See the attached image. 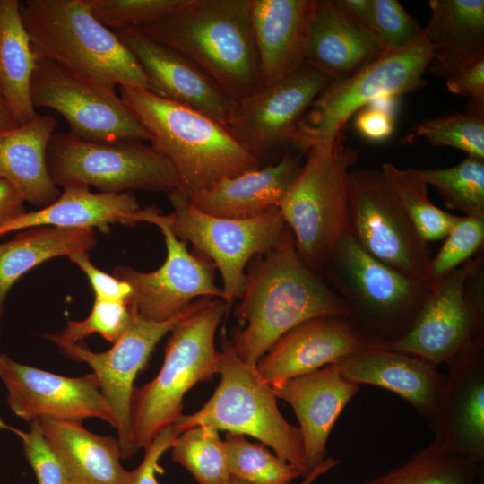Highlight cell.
<instances>
[{
  "label": "cell",
  "instance_id": "1",
  "mask_svg": "<svg viewBox=\"0 0 484 484\" xmlns=\"http://www.w3.org/2000/svg\"><path fill=\"white\" fill-rule=\"evenodd\" d=\"M231 342L244 362L256 367L284 333L312 318L346 317L341 298L298 255L286 225L278 244L246 275Z\"/></svg>",
  "mask_w": 484,
  "mask_h": 484
},
{
  "label": "cell",
  "instance_id": "2",
  "mask_svg": "<svg viewBox=\"0 0 484 484\" xmlns=\"http://www.w3.org/2000/svg\"><path fill=\"white\" fill-rule=\"evenodd\" d=\"M119 97L173 166L187 198L260 167L226 124L142 88L120 86Z\"/></svg>",
  "mask_w": 484,
  "mask_h": 484
},
{
  "label": "cell",
  "instance_id": "3",
  "mask_svg": "<svg viewBox=\"0 0 484 484\" xmlns=\"http://www.w3.org/2000/svg\"><path fill=\"white\" fill-rule=\"evenodd\" d=\"M250 0H186L175 12L133 27L197 65L235 102L262 87Z\"/></svg>",
  "mask_w": 484,
  "mask_h": 484
},
{
  "label": "cell",
  "instance_id": "4",
  "mask_svg": "<svg viewBox=\"0 0 484 484\" xmlns=\"http://www.w3.org/2000/svg\"><path fill=\"white\" fill-rule=\"evenodd\" d=\"M21 15L36 60L53 61L111 90H148L135 57L94 17L88 0H26Z\"/></svg>",
  "mask_w": 484,
  "mask_h": 484
},
{
  "label": "cell",
  "instance_id": "5",
  "mask_svg": "<svg viewBox=\"0 0 484 484\" xmlns=\"http://www.w3.org/2000/svg\"><path fill=\"white\" fill-rule=\"evenodd\" d=\"M320 275L344 301L346 318L371 348L401 339L432 289L369 255L347 230Z\"/></svg>",
  "mask_w": 484,
  "mask_h": 484
},
{
  "label": "cell",
  "instance_id": "6",
  "mask_svg": "<svg viewBox=\"0 0 484 484\" xmlns=\"http://www.w3.org/2000/svg\"><path fill=\"white\" fill-rule=\"evenodd\" d=\"M227 311L221 298H202L171 330L158 375L134 390L132 424L137 449L145 448L183 414V398L193 386L218 374L220 351L214 337Z\"/></svg>",
  "mask_w": 484,
  "mask_h": 484
},
{
  "label": "cell",
  "instance_id": "7",
  "mask_svg": "<svg viewBox=\"0 0 484 484\" xmlns=\"http://www.w3.org/2000/svg\"><path fill=\"white\" fill-rule=\"evenodd\" d=\"M279 208L303 262L320 274L347 227L349 175L358 152L343 132L307 151Z\"/></svg>",
  "mask_w": 484,
  "mask_h": 484
},
{
  "label": "cell",
  "instance_id": "8",
  "mask_svg": "<svg viewBox=\"0 0 484 484\" xmlns=\"http://www.w3.org/2000/svg\"><path fill=\"white\" fill-rule=\"evenodd\" d=\"M220 383L208 402L197 411L182 414L174 424L183 432L209 424L219 430L248 435L274 451L282 461L306 477L309 470L298 427L288 422L277 405L271 385L256 367L244 362L230 341L220 351Z\"/></svg>",
  "mask_w": 484,
  "mask_h": 484
},
{
  "label": "cell",
  "instance_id": "9",
  "mask_svg": "<svg viewBox=\"0 0 484 484\" xmlns=\"http://www.w3.org/2000/svg\"><path fill=\"white\" fill-rule=\"evenodd\" d=\"M433 50L423 34L408 46L380 56L342 79L333 80L302 119L292 146L301 151L333 141L351 116L376 100L423 87Z\"/></svg>",
  "mask_w": 484,
  "mask_h": 484
},
{
  "label": "cell",
  "instance_id": "10",
  "mask_svg": "<svg viewBox=\"0 0 484 484\" xmlns=\"http://www.w3.org/2000/svg\"><path fill=\"white\" fill-rule=\"evenodd\" d=\"M484 346L483 249L438 282L410 330L374 346L423 358L438 366Z\"/></svg>",
  "mask_w": 484,
  "mask_h": 484
},
{
  "label": "cell",
  "instance_id": "11",
  "mask_svg": "<svg viewBox=\"0 0 484 484\" xmlns=\"http://www.w3.org/2000/svg\"><path fill=\"white\" fill-rule=\"evenodd\" d=\"M47 166L56 186H92L108 194L170 193L179 187L171 163L152 145L136 140L92 142L56 132L48 145Z\"/></svg>",
  "mask_w": 484,
  "mask_h": 484
},
{
  "label": "cell",
  "instance_id": "12",
  "mask_svg": "<svg viewBox=\"0 0 484 484\" xmlns=\"http://www.w3.org/2000/svg\"><path fill=\"white\" fill-rule=\"evenodd\" d=\"M169 198L173 212L164 215L165 220L177 238L191 242L219 269L229 309L242 295L250 258L267 254L280 241L286 228L280 208L251 218L229 219L201 212L178 189L169 193Z\"/></svg>",
  "mask_w": 484,
  "mask_h": 484
},
{
  "label": "cell",
  "instance_id": "13",
  "mask_svg": "<svg viewBox=\"0 0 484 484\" xmlns=\"http://www.w3.org/2000/svg\"><path fill=\"white\" fill-rule=\"evenodd\" d=\"M346 230L375 259L423 281L431 250L382 170H350Z\"/></svg>",
  "mask_w": 484,
  "mask_h": 484
},
{
  "label": "cell",
  "instance_id": "14",
  "mask_svg": "<svg viewBox=\"0 0 484 484\" xmlns=\"http://www.w3.org/2000/svg\"><path fill=\"white\" fill-rule=\"evenodd\" d=\"M35 108L62 115L70 134L86 141H150L151 137L116 90L65 69L56 63L36 60L30 83Z\"/></svg>",
  "mask_w": 484,
  "mask_h": 484
},
{
  "label": "cell",
  "instance_id": "15",
  "mask_svg": "<svg viewBox=\"0 0 484 484\" xmlns=\"http://www.w3.org/2000/svg\"><path fill=\"white\" fill-rule=\"evenodd\" d=\"M197 301L161 322L146 320L129 306L131 319L126 330L112 348L103 352H93L79 342H54L63 355L84 362L92 369L112 411L122 459L131 458L138 450L134 441L132 424L134 379L147 365L161 338L196 307Z\"/></svg>",
  "mask_w": 484,
  "mask_h": 484
},
{
  "label": "cell",
  "instance_id": "16",
  "mask_svg": "<svg viewBox=\"0 0 484 484\" xmlns=\"http://www.w3.org/2000/svg\"><path fill=\"white\" fill-rule=\"evenodd\" d=\"M155 207L140 209L134 216L137 222H149L162 232L167 257L156 271L143 272L118 265L113 275L128 282L133 295L128 305L143 318L161 322L168 320L190 305L196 298H217L224 294L214 281L210 260L193 255L184 241L170 229L164 215Z\"/></svg>",
  "mask_w": 484,
  "mask_h": 484
},
{
  "label": "cell",
  "instance_id": "17",
  "mask_svg": "<svg viewBox=\"0 0 484 484\" xmlns=\"http://www.w3.org/2000/svg\"><path fill=\"white\" fill-rule=\"evenodd\" d=\"M333 80L303 64L282 79L235 102L226 125L260 163L292 145L312 103Z\"/></svg>",
  "mask_w": 484,
  "mask_h": 484
},
{
  "label": "cell",
  "instance_id": "18",
  "mask_svg": "<svg viewBox=\"0 0 484 484\" xmlns=\"http://www.w3.org/2000/svg\"><path fill=\"white\" fill-rule=\"evenodd\" d=\"M0 379L7 389L10 409L26 422L40 418L73 421L97 418L114 427L112 411L93 373L60 376L0 354Z\"/></svg>",
  "mask_w": 484,
  "mask_h": 484
},
{
  "label": "cell",
  "instance_id": "19",
  "mask_svg": "<svg viewBox=\"0 0 484 484\" xmlns=\"http://www.w3.org/2000/svg\"><path fill=\"white\" fill-rule=\"evenodd\" d=\"M113 31L137 60L148 91L226 124L235 101L187 56L134 29Z\"/></svg>",
  "mask_w": 484,
  "mask_h": 484
},
{
  "label": "cell",
  "instance_id": "20",
  "mask_svg": "<svg viewBox=\"0 0 484 484\" xmlns=\"http://www.w3.org/2000/svg\"><path fill=\"white\" fill-rule=\"evenodd\" d=\"M443 389L428 419L433 441L445 449L484 460V346L445 364Z\"/></svg>",
  "mask_w": 484,
  "mask_h": 484
},
{
  "label": "cell",
  "instance_id": "21",
  "mask_svg": "<svg viewBox=\"0 0 484 484\" xmlns=\"http://www.w3.org/2000/svg\"><path fill=\"white\" fill-rule=\"evenodd\" d=\"M371 348L346 317L320 316L284 333L256 364L269 385L334 364L350 354Z\"/></svg>",
  "mask_w": 484,
  "mask_h": 484
},
{
  "label": "cell",
  "instance_id": "22",
  "mask_svg": "<svg viewBox=\"0 0 484 484\" xmlns=\"http://www.w3.org/2000/svg\"><path fill=\"white\" fill-rule=\"evenodd\" d=\"M288 402L298 420L307 466L312 471L326 458V444L341 411L360 385L345 377L335 364L270 385Z\"/></svg>",
  "mask_w": 484,
  "mask_h": 484
},
{
  "label": "cell",
  "instance_id": "23",
  "mask_svg": "<svg viewBox=\"0 0 484 484\" xmlns=\"http://www.w3.org/2000/svg\"><path fill=\"white\" fill-rule=\"evenodd\" d=\"M348 379L393 392L423 418L433 413L445 377L432 362L408 353L368 348L334 363Z\"/></svg>",
  "mask_w": 484,
  "mask_h": 484
},
{
  "label": "cell",
  "instance_id": "24",
  "mask_svg": "<svg viewBox=\"0 0 484 484\" xmlns=\"http://www.w3.org/2000/svg\"><path fill=\"white\" fill-rule=\"evenodd\" d=\"M316 0H250L252 30L263 86L305 64Z\"/></svg>",
  "mask_w": 484,
  "mask_h": 484
},
{
  "label": "cell",
  "instance_id": "25",
  "mask_svg": "<svg viewBox=\"0 0 484 484\" xmlns=\"http://www.w3.org/2000/svg\"><path fill=\"white\" fill-rule=\"evenodd\" d=\"M384 53L373 35L352 20L336 0H316L305 64L332 80L347 77Z\"/></svg>",
  "mask_w": 484,
  "mask_h": 484
},
{
  "label": "cell",
  "instance_id": "26",
  "mask_svg": "<svg viewBox=\"0 0 484 484\" xmlns=\"http://www.w3.org/2000/svg\"><path fill=\"white\" fill-rule=\"evenodd\" d=\"M302 164L299 156L286 152L273 164L225 178L188 199L195 208L210 215L251 218L280 206Z\"/></svg>",
  "mask_w": 484,
  "mask_h": 484
},
{
  "label": "cell",
  "instance_id": "27",
  "mask_svg": "<svg viewBox=\"0 0 484 484\" xmlns=\"http://www.w3.org/2000/svg\"><path fill=\"white\" fill-rule=\"evenodd\" d=\"M141 209L129 192L92 193L89 186L71 185L51 203L38 211L25 212L0 227V237L10 232L40 226L71 229H99L109 231V225L133 226L134 215Z\"/></svg>",
  "mask_w": 484,
  "mask_h": 484
},
{
  "label": "cell",
  "instance_id": "28",
  "mask_svg": "<svg viewBox=\"0 0 484 484\" xmlns=\"http://www.w3.org/2000/svg\"><path fill=\"white\" fill-rule=\"evenodd\" d=\"M69 484H125L117 439L87 430L82 421L38 419Z\"/></svg>",
  "mask_w": 484,
  "mask_h": 484
},
{
  "label": "cell",
  "instance_id": "29",
  "mask_svg": "<svg viewBox=\"0 0 484 484\" xmlns=\"http://www.w3.org/2000/svg\"><path fill=\"white\" fill-rule=\"evenodd\" d=\"M57 120L38 115L31 122L0 131V178L30 203L47 206L59 195L47 166V149Z\"/></svg>",
  "mask_w": 484,
  "mask_h": 484
},
{
  "label": "cell",
  "instance_id": "30",
  "mask_svg": "<svg viewBox=\"0 0 484 484\" xmlns=\"http://www.w3.org/2000/svg\"><path fill=\"white\" fill-rule=\"evenodd\" d=\"M424 34L433 50L428 68L443 76L461 63L484 53L483 0H430Z\"/></svg>",
  "mask_w": 484,
  "mask_h": 484
},
{
  "label": "cell",
  "instance_id": "31",
  "mask_svg": "<svg viewBox=\"0 0 484 484\" xmlns=\"http://www.w3.org/2000/svg\"><path fill=\"white\" fill-rule=\"evenodd\" d=\"M97 244L91 229L30 228L0 243V321L6 296L24 273L48 259L88 252Z\"/></svg>",
  "mask_w": 484,
  "mask_h": 484
},
{
  "label": "cell",
  "instance_id": "32",
  "mask_svg": "<svg viewBox=\"0 0 484 484\" xmlns=\"http://www.w3.org/2000/svg\"><path fill=\"white\" fill-rule=\"evenodd\" d=\"M36 65L21 15V2L0 0V90L17 125L38 117L30 96Z\"/></svg>",
  "mask_w": 484,
  "mask_h": 484
},
{
  "label": "cell",
  "instance_id": "33",
  "mask_svg": "<svg viewBox=\"0 0 484 484\" xmlns=\"http://www.w3.org/2000/svg\"><path fill=\"white\" fill-rule=\"evenodd\" d=\"M481 462L432 441L401 466L364 484H476Z\"/></svg>",
  "mask_w": 484,
  "mask_h": 484
},
{
  "label": "cell",
  "instance_id": "34",
  "mask_svg": "<svg viewBox=\"0 0 484 484\" xmlns=\"http://www.w3.org/2000/svg\"><path fill=\"white\" fill-rule=\"evenodd\" d=\"M409 169L431 186L448 209L484 218V160L467 156L449 168Z\"/></svg>",
  "mask_w": 484,
  "mask_h": 484
},
{
  "label": "cell",
  "instance_id": "35",
  "mask_svg": "<svg viewBox=\"0 0 484 484\" xmlns=\"http://www.w3.org/2000/svg\"><path fill=\"white\" fill-rule=\"evenodd\" d=\"M219 429L209 424L181 432L171 449L172 460L198 484H228L231 479L227 451Z\"/></svg>",
  "mask_w": 484,
  "mask_h": 484
},
{
  "label": "cell",
  "instance_id": "36",
  "mask_svg": "<svg viewBox=\"0 0 484 484\" xmlns=\"http://www.w3.org/2000/svg\"><path fill=\"white\" fill-rule=\"evenodd\" d=\"M381 170L419 235L428 243L445 238L457 216L432 203L428 196V186L409 169H402L385 162Z\"/></svg>",
  "mask_w": 484,
  "mask_h": 484
},
{
  "label": "cell",
  "instance_id": "37",
  "mask_svg": "<svg viewBox=\"0 0 484 484\" xmlns=\"http://www.w3.org/2000/svg\"><path fill=\"white\" fill-rule=\"evenodd\" d=\"M224 444L231 477L247 484H290L300 473L262 443L227 432Z\"/></svg>",
  "mask_w": 484,
  "mask_h": 484
},
{
  "label": "cell",
  "instance_id": "38",
  "mask_svg": "<svg viewBox=\"0 0 484 484\" xmlns=\"http://www.w3.org/2000/svg\"><path fill=\"white\" fill-rule=\"evenodd\" d=\"M413 135L433 146L455 148L469 157L484 160L483 113L469 110L424 119L415 125Z\"/></svg>",
  "mask_w": 484,
  "mask_h": 484
},
{
  "label": "cell",
  "instance_id": "39",
  "mask_svg": "<svg viewBox=\"0 0 484 484\" xmlns=\"http://www.w3.org/2000/svg\"><path fill=\"white\" fill-rule=\"evenodd\" d=\"M441 248L432 256L424 281L433 285L483 249L484 218L457 216Z\"/></svg>",
  "mask_w": 484,
  "mask_h": 484
},
{
  "label": "cell",
  "instance_id": "40",
  "mask_svg": "<svg viewBox=\"0 0 484 484\" xmlns=\"http://www.w3.org/2000/svg\"><path fill=\"white\" fill-rule=\"evenodd\" d=\"M131 319L128 303L95 298L90 315L82 321L70 320L59 333L44 334L52 342L78 343L86 337L100 334L115 343L126 330Z\"/></svg>",
  "mask_w": 484,
  "mask_h": 484
},
{
  "label": "cell",
  "instance_id": "41",
  "mask_svg": "<svg viewBox=\"0 0 484 484\" xmlns=\"http://www.w3.org/2000/svg\"><path fill=\"white\" fill-rule=\"evenodd\" d=\"M186 0H88L94 17L113 30L159 20L181 7Z\"/></svg>",
  "mask_w": 484,
  "mask_h": 484
},
{
  "label": "cell",
  "instance_id": "42",
  "mask_svg": "<svg viewBox=\"0 0 484 484\" xmlns=\"http://www.w3.org/2000/svg\"><path fill=\"white\" fill-rule=\"evenodd\" d=\"M367 30L384 52L402 48L423 34L424 28L396 0H371Z\"/></svg>",
  "mask_w": 484,
  "mask_h": 484
},
{
  "label": "cell",
  "instance_id": "43",
  "mask_svg": "<svg viewBox=\"0 0 484 484\" xmlns=\"http://www.w3.org/2000/svg\"><path fill=\"white\" fill-rule=\"evenodd\" d=\"M22 440L26 460L31 466L38 484H69L65 472L47 443L39 420L30 422V430L12 428Z\"/></svg>",
  "mask_w": 484,
  "mask_h": 484
},
{
  "label": "cell",
  "instance_id": "44",
  "mask_svg": "<svg viewBox=\"0 0 484 484\" xmlns=\"http://www.w3.org/2000/svg\"><path fill=\"white\" fill-rule=\"evenodd\" d=\"M443 77L451 93L470 99V110L483 113L484 53L454 66Z\"/></svg>",
  "mask_w": 484,
  "mask_h": 484
},
{
  "label": "cell",
  "instance_id": "45",
  "mask_svg": "<svg viewBox=\"0 0 484 484\" xmlns=\"http://www.w3.org/2000/svg\"><path fill=\"white\" fill-rule=\"evenodd\" d=\"M68 258L86 275L95 298L110 301L129 302L133 295L131 285L93 265L88 252L73 253Z\"/></svg>",
  "mask_w": 484,
  "mask_h": 484
},
{
  "label": "cell",
  "instance_id": "46",
  "mask_svg": "<svg viewBox=\"0 0 484 484\" xmlns=\"http://www.w3.org/2000/svg\"><path fill=\"white\" fill-rule=\"evenodd\" d=\"M180 433L174 423L163 428L144 448V456L139 466L127 471L125 484H160L156 476L163 473L164 470L159 465V461L172 447Z\"/></svg>",
  "mask_w": 484,
  "mask_h": 484
},
{
  "label": "cell",
  "instance_id": "47",
  "mask_svg": "<svg viewBox=\"0 0 484 484\" xmlns=\"http://www.w3.org/2000/svg\"><path fill=\"white\" fill-rule=\"evenodd\" d=\"M393 99L376 100L357 113L355 127L359 134L372 142H382L393 134L395 128Z\"/></svg>",
  "mask_w": 484,
  "mask_h": 484
},
{
  "label": "cell",
  "instance_id": "48",
  "mask_svg": "<svg viewBox=\"0 0 484 484\" xmlns=\"http://www.w3.org/2000/svg\"><path fill=\"white\" fill-rule=\"evenodd\" d=\"M24 202L13 185L0 178V227L26 212Z\"/></svg>",
  "mask_w": 484,
  "mask_h": 484
},
{
  "label": "cell",
  "instance_id": "49",
  "mask_svg": "<svg viewBox=\"0 0 484 484\" xmlns=\"http://www.w3.org/2000/svg\"><path fill=\"white\" fill-rule=\"evenodd\" d=\"M336 2L352 20L367 30L371 0H336Z\"/></svg>",
  "mask_w": 484,
  "mask_h": 484
},
{
  "label": "cell",
  "instance_id": "50",
  "mask_svg": "<svg viewBox=\"0 0 484 484\" xmlns=\"http://www.w3.org/2000/svg\"><path fill=\"white\" fill-rule=\"evenodd\" d=\"M341 460L333 456L325 458L320 464L315 466L299 484H313L319 477L338 466ZM228 484H247L246 482L231 477Z\"/></svg>",
  "mask_w": 484,
  "mask_h": 484
},
{
  "label": "cell",
  "instance_id": "51",
  "mask_svg": "<svg viewBox=\"0 0 484 484\" xmlns=\"http://www.w3.org/2000/svg\"><path fill=\"white\" fill-rule=\"evenodd\" d=\"M18 126L0 90V131Z\"/></svg>",
  "mask_w": 484,
  "mask_h": 484
},
{
  "label": "cell",
  "instance_id": "52",
  "mask_svg": "<svg viewBox=\"0 0 484 484\" xmlns=\"http://www.w3.org/2000/svg\"><path fill=\"white\" fill-rule=\"evenodd\" d=\"M12 427L7 426L4 421L0 418V429H10L12 430Z\"/></svg>",
  "mask_w": 484,
  "mask_h": 484
},
{
  "label": "cell",
  "instance_id": "53",
  "mask_svg": "<svg viewBox=\"0 0 484 484\" xmlns=\"http://www.w3.org/2000/svg\"><path fill=\"white\" fill-rule=\"evenodd\" d=\"M476 484H484V474H483V471H481L478 480H477V483Z\"/></svg>",
  "mask_w": 484,
  "mask_h": 484
}]
</instances>
